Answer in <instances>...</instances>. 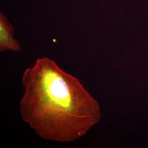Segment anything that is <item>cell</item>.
<instances>
[{"label":"cell","instance_id":"cell-1","mask_svg":"<svg viewBox=\"0 0 148 148\" xmlns=\"http://www.w3.org/2000/svg\"><path fill=\"white\" fill-rule=\"evenodd\" d=\"M22 84L21 117L43 139L74 142L101 120L98 101L50 58L37 59L24 72Z\"/></svg>","mask_w":148,"mask_h":148},{"label":"cell","instance_id":"cell-2","mask_svg":"<svg viewBox=\"0 0 148 148\" xmlns=\"http://www.w3.org/2000/svg\"><path fill=\"white\" fill-rule=\"evenodd\" d=\"M14 28L3 12H0V51L18 52L21 46L18 40L14 37Z\"/></svg>","mask_w":148,"mask_h":148}]
</instances>
